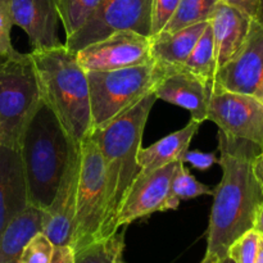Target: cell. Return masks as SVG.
<instances>
[{
  "instance_id": "24",
  "label": "cell",
  "mask_w": 263,
  "mask_h": 263,
  "mask_svg": "<svg viewBox=\"0 0 263 263\" xmlns=\"http://www.w3.org/2000/svg\"><path fill=\"white\" fill-rule=\"evenodd\" d=\"M125 249V230H118L115 235L97 241L82 251L74 253L76 263H115L122 258Z\"/></svg>"
},
{
  "instance_id": "32",
  "label": "cell",
  "mask_w": 263,
  "mask_h": 263,
  "mask_svg": "<svg viewBox=\"0 0 263 263\" xmlns=\"http://www.w3.org/2000/svg\"><path fill=\"white\" fill-rule=\"evenodd\" d=\"M49 263H76V256L71 246H54L53 256Z\"/></svg>"
},
{
  "instance_id": "2",
  "label": "cell",
  "mask_w": 263,
  "mask_h": 263,
  "mask_svg": "<svg viewBox=\"0 0 263 263\" xmlns=\"http://www.w3.org/2000/svg\"><path fill=\"white\" fill-rule=\"evenodd\" d=\"M156 100L154 91L151 92L90 135L99 146L105 172L107 204L102 230L103 239L115 235L120 230L117 226L118 213L131 185L141 171L138 153L141 148L149 113Z\"/></svg>"
},
{
  "instance_id": "13",
  "label": "cell",
  "mask_w": 263,
  "mask_h": 263,
  "mask_svg": "<svg viewBox=\"0 0 263 263\" xmlns=\"http://www.w3.org/2000/svg\"><path fill=\"white\" fill-rule=\"evenodd\" d=\"M80 156V145H73L55 197L44 211L43 234L50 239L54 246H71L73 239Z\"/></svg>"
},
{
  "instance_id": "6",
  "label": "cell",
  "mask_w": 263,
  "mask_h": 263,
  "mask_svg": "<svg viewBox=\"0 0 263 263\" xmlns=\"http://www.w3.org/2000/svg\"><path fill=\"white\" fill-rule=\"evenodd\" d=\"M41 102L31 54L0 59V145L20 149L23 133Z\"/></svg>"
},
{
  "instance_id": "16",
  "label": "cell",
  "mask_w": 263,
  "mask_h": 263,
  "mask_svg": "<svg viewBox=\"0 0 263 263\" xmlns=\"http://www.w3.org/2000/svg\"><path fill=\"white\" fill-rule=\"evenodd\" d=\"M217 69L235 57L248 37L253 20L221 0L210 18Z\"/></svg>"
},
{
  "instance_id": "29",
  "label": "cell",
  "mask_w": 263,
  "mask_h": 263,
  "mask_svg": "<svg viewBox=\"0 0 263 263\" xmlns=\"http://www.w3.org/2000/svg\"><path fill=\"white\" fill-rule=\"evenodd\" d=\"M180 0H153L151 37L158 35L174 14Z\"/></svg>"
},
{
  "instance_id": "23",
  "label": "cell",
  "mask_w": 263,
  "mask_h": 263,
  "mask_svg": "<svg viewBox=\"0 0 263 263\" xmlns=\"http://www.w3.org/2000/svg\"><path fill=\"white\" fill-rule=\"evenodd\" d=\"M100 0H55L59 20L64 27L66 39L71 37L87 22Z\"/></svg>"
},
{
  "instance_id": "34",
  "label": "cell",
  "mask_w": 263,
  "mask_h": 263,
  "mask_svg": "<svg viewBox=\"0 0 263 263\" xmlns=\"http://www.w3.org/2000/svg\"><path fill=\"white\" fill-rule=\"evenodd\" d=\"M253 230H256L259 235L263 236V204L259 207L258 212H257Z\"/></svg>"
},
{
  "instance_id": "33",
  "label": "cell",
  "mask_w": 263,
  "mask_h": 263,
  "mask_svg": "<svg viewBox=\"0 0 263 263\" xmlns=\"http://www.w3.org/2000/svg\"><path fill=\"white\" fill-rule=\"evenodd\" d=\"M253 168H254V174H256L257 179H258L259 184H261L263 189V148L258 152V154H257L256 158H254Z\"/></svg>"
},
{
  "instance_id": "10",
  "label": "cell",
  "mask_w": 263,
  "mask_h": 263,
  "mask_svg": "<svg viewBox=\"0 0 263 263\" xmlns=\"http://www.w3.org/2000/svg\"><path fill=\"white\" fill-rule=\"evenodd\" d=\"M182 162H174L151 172H141L131 185L117 217L118 229L156 212L175 211L180 202L171 194V185Z\"/></svg>"
},
{
  "instance_id": "36",
  "label": "cell",
  "mask_w": 263,
  "mask_h": 263,
  "mask_svg": "<svg viewBox=\"0 0 263 263\" xmlns=\"http://www.w3.org/2000/svg\"><path fill=\"white\" fill-rule=\"evenodd\" d=\"M218 259H220V258H217L216 256H212V254L205 253L204 258L202 259V262H200V263H217Z\"/></svg>"
},
{
  "instance_id": "20",
  "label": "cell",
  "mask_w": 263,
  "mask_h": 263,
  "mask_svg": "<svg viewBox=\"0 0 263 263\" xmlns=\"http://www.w3.org/2000/svg\"><path fill=\"white\" fill-rule=\"evenodd\" d=\"M207 26L208 21L187 26L175 32H159L153 36L151 37L152 58L167 66H184Z\"/></svg>"
},
{
  "instance_id": "37",
  "label": "cell",
  "mask_w": 263,
  "mask_h": 263,
  "mask_svg": "<svg viewBox=\"0 0 263 263\" xmlns=\"http://www.w3.org/2000/svg\"><path fill=\"white\" fill-rule=\"evenodd\" d=\"M256 21L263 26V0H261V7H259V12H258V15H257Z\"/></svg>"
},
{
  "instance_id": "12",
  "label": "cell",
  "mask_w": 263,
  "mask_h": 263,
  "mask_svg": "<svg viewBox=\"0 0 263 263\" xmlns=\"http://www.w3.org/2000/svg\"><path fill=\"white\" fill-rule=\"evenodd\" d=\"M263 84V26L253 20L240 50L217 69L213 89L254 95Z\"/></svg>"
},
{
  "instance_id": "5",
  "label": "cell",
  "mask_w": 263,
  "mask_h": 263,
  "mask_svg": "<svg viewBox=\"0 0 263 263\" xmlns=\"http://www.w3.org/2000/svg\"><path fill=\"white\" fill-rule=\"evenodd\" d=\"M172 66L152 61L146 64L86 72L91 108V133L115 120L153 92Z\"/></svg>"
},
{
  "instance_id": "15",
  "label": "cell",
  "mask_w": 263,
  "mask_h": 263,
  "mask_svg": "<svg viewBox=\"0 0 263 263\" xmlns=\"http://www.w3.org/2000/svg\"><path fill=\"white\" fill-rule=\"evenodd\" d=\"M13 26L27 33L32 50L61 45L55 0H9Z\"/></svg>"
},
{
  "instance_id": "14",
  "label": "cell",
  "mask_w": 263,
  "mask_h": 263,
  "mask_svg": "<svg viewBox=\"0 0 263 263\" xmlns=\"http://www.w3.org/2000/svg\"><path fill=\"white\" fill-rule=\"evenodd\" d=\"M212 91L213 84L199 79L184 66H172L156 87L154 94L157 99L184 108L190 112L192 120L203 123L208 121V103Z\"/></svg>"
},
{
  "instance_id": "11",
  "label": "cell",
  "mask_w": 263,
  "mask_h": 263,
  "mask_svg": "<svg viewBox=\"0 0 263 263\" xmlns=\"http://www.w3.org/2000/svg\"><path fill=\"white\" fill-rule=\"evenodd\" d=\"M76 58L85 72L113 71L154 61L151 37L131 30L116 31L89 44L77 51Z\"/></svg>"
},
{
  "instance_id": "35",
  "label": "cell",
  "mask_w": 263,
  "mask_h": 263,
  "mask_svg": "<svg viewBox=\"0 0 263 263\" xmlns=\"http://www.w3.org/2000/svg\"><path fill=\"white\" fill-rule=\"evenodd\" d=\"M256 263H263V236H259V243H258V251H257Z\"/></svg>"
},
{
  "instance_id": "18",
  "label": "cell",
  "mask_w": 263,
  "mask_h": 263,
  "mask_svg": "<svg viewBox=\"0 0 263 263\" xmlns=\"http://www.w3.org/2000/svg\"><path fill=\"white\" fill-rule=\"evenodd\" d=\"M200 125L202 123L190 118L189 123L181 130L164 136L148 148H140L138 163L141 172H151L174 162H182Z\"/></svg>"
},
{
  "instance_id": "1",
  "label": "cell",
  "mask_w": 263,
  "mask_h": 263,
  "mask_svg": "<svg viewBox=\"0 0 263 263\" xmlns=\"http://www.w3.org/2000/svg\"><path fill=\"white\" fill-rule=\"evenodd\" d=\"M217 139L222 179L213 189L205 253L222 258L236 239L253 230L257 212L263 204V189L253 168L261 148L222 131H218Z\"/></svg>"
},
{
  "instance_id": "39",
  "label": "cell",
  "mask_w": 263,
  "mask_h": 263,
  "mask_svg": "<svg viewBox=\"0 0 263 263\" xmlns=\"http://www.w3.org/2000/svg\"><path fill=\"white\" fill-rule=\"evenodd\" d=\"M217 263H235V262H234L229 256H225V257H222V258L218 259Z\"/></svg>"
},
{
  "instance_id": "8",
  "label": "cell",
  "mask_w": 263,
  "mask_h": 263,
  "mask_svg": "<svg viewBox=\"0 0 263 263\" xmlns=\"http://www.w3.org/2000/svg\"><path fill=\"white\" fill-rule=\"evenodd\" d=\"M153 0H100L87 22L64 45L76 54L116 31L131 30L151 37Z\"/></svg>"
},
{
  "instance_id": "27",
  "label": "cell",
  "mask_w": 263,
  "mask_h": 263,
  "mask_svg": "<svg viewBox=\"0 0 263 263\" xmlns=\"http://www.w3.org/2000/svg\"><path fill=\"white\" fill-rule=\"evenodd\" d=\"M259 236L256 230L247 231L231 244L228 256L235 263H256Z\"/></svg>"
},
{
  "instance_id": "30",
  "label": "cell",
  "mask_w": 263,
  "mask_h": 263,
  "mask_svg": "<svg viewBox=\"0 0 263 263\" xmlns=\"http://www.w3.org/2000/svg\"><path fill=\"white\" fill-rule=\"evenodd\" d=\"M182 163L192 164L194 168L205 171L213 164L218 163V157L216 153H204L200 151H187L182 158Z\"/></svg>"
},
{
  "instance_id": "4",
  "label": "cell",
  "mask_w": 263,
  "mask_h": 263,
  "mask_svg": "<svg viewBox=\"0 0 263 263\" xmlns=\"http://www.w3.org/2000/svg\"><path fill=\"white\" fill-rule=\"evenodd\" d=\"M73 145L53 110L41 102L18 149L31 205L45 211L51 204Z\"/></svg>"
},
{
  "instance_id": "19",
  "label": "cell",
  "mask_w": 263,
  "mask_h": 263,
  "mask_svg": "<svg viewBox=\"0 0 263 263\" xmlns=\"http://www.w3.org/2000/svg\"><path fill=\"white\" fill-rule=\"evenodd\" d=\"M44 211L28 205L15 216L0 234V263H18L26 244L43 233Z\"/></svg>"
},
{
  "instance_id": "28",
  "label": "cell",
  "mask_w": 263,
  "mask_h": 263,
  "mask_svg": "<svg viewBox=\"0 0 263 263\" xmlns=\"http://www.w3.org/2000/svg\"><path fill=\"white\" fill-rule=\"evenodd\" d=\"M13 27L10 14L9 0H0V59L9 58L20 51L15 50L10 40V31Z\"/></svg>"
},
{
  "instance_id": "7",
  "label": "cell",
  "mask_w": 263,
  "mask_h": 263,
  "mask_svg": "<svg viewBox=\"0 0 263 263\" xmlns=\"http://www.w3.org/2000/svg\"><path fill=\"white\" fill-rule=\"evenodd\" d=\"M80 152L74 231L71 243L74 253L103 240L102 230L107 204L104 164L97 141L87 136L80 144Z\"/></svg>"
},
{
  "instance_id": "40",
  "label": "cell",
  "mask_w": 263,
  "mask_h": 263,
  "mask_svg": "<svg viewBox=\"0 0 263 263\" xmlns=\"http://www.w3.org/2000/svg\"><path fill=\"white\" fill-rule=\"evenodd\" d=\"M115 263H126V262H123L122 258H121V259H118V261H116Z\"/></svg>"
},
{
  "instance_id": "9",
  "label": "cell",
  "mask_w": 263,
  "mask_h": 263,
  "mask_svg": "<svg viewBox=\"0 0 263 263\" xmlns=\"http://www.w3.org/2000/svg\"><path fill=\"white\" fill-rule=\"evenodd\" d=\"M207 120L228 136L263 148V103L254 95L213 89Z\"/></svg>"
},
{
  "instance_id": "21",
  "label": "cell",
  "mask_w": 263,
  "mask_h": 263,
  "mask_svg": "<svg viewBox=\"0 0 263 263\" xmlns=\"http://www.w3.org/2000/svg\"><path fill=\"white\" fill-rule=\"evenodd\" d=\"M184 68H186L187 71L192 72L199 79L204 80L205 82L213 84V81H215L217 66H216L215 44H213L210 22H208V26L205 27L204 32L202 33L198 43L195 44L192 54L184 63Z\"/></svg>"
},
{
  "instance_id": "26",
  "label": "cell",
  "mask_w": 263,
  "mask_h": 263,
  "mask_svg": "<svg viewBox=\"0 0 263 263\" xmlns=\"http://www.w3.org/2000/svg\"><path fill=\"white\" fill-rule=\"evenodd\" d=\"M54 244L43 233H37L23 248L18 263H49L53 256Z\"/></svg>"
},
{
  "instance_id": "25",
  "label": "cell",
  "mask_w": 263,
  "mask_h": 263,
  "mask_svg": "<svg viewBox=\"0 0 263 263\" xmlns=\"http://www.w3.org/2000/svg\"><path fill=\"white\" fill-rule=\"evenodd\" d=\"M171 194L175 199L181 202V200L193 199L200 195H213V189L198 181L182 163L172 181Z\"/></svg>"
},
{
  "instance_id": "38",
  "label": "cell",
  "mask_w": 263,
  "mask_h": 263,
  "mask_svg": "<svg viewBox=\"0 0 263 263\" xmlns=\"http://www.w3.org/2000/svg\"><path fill=\"white\" fill-rule=\"evenodd\" d=\"M254 97L257 98V99L259 100V102L263 103V84L261 85V87H259L258 90H257V92L254 94Z\"/></svg>"
},
{
  "instance_id": "22",
  "label": "cell",
  "mask_w": 263,
  "mask_h": 263,
  "mask_svg": "<svg viewBox=\"0 0 263 263\" xmlns=\"http://www.w3.org/2000/svg\"><path fill=\"white\" fill-rule=\"evenodd\" d=\"M221 0H180L174 14L161 32H175L187 26L210 21Z\"/></svg>"
},
{
  "instance_id": "3",
  "label": "cell",
  "mask_w": 263,
  "mask_h": 263,
  "mask_svg": "<svg viewBox=\"0 0 263 263\" xmlns=\"http://www.w3.org/2000/svg\"><path fill=\"white\" fill-rule=\"evenodd\" d=\"M43 102L53 110L69 140L80 145L91 135L87 76L64 44L31 51Z\"/></svg>"
},
{
  "instance_id": "17",
  "label": "cell",
  "mask_w": 263,
  "mask_h": 263,
  "mask_svg": "<svg viewBox=\"0 0 263 263\" xmlns=\"http://www.w3.org/2000/svg\"><path fill=\"white\" fill-rule=\"evenodd\" d=\"M30 205L20 151L0 145V234Z\"/></svg>"
},
{
  "instance_id": "31",
  "label": "cell",
  "mask_w": 263,
  "mask_h": 263,
  "mask_svg": "<svg viewBox=\"0 0 263 263\" xmlns=\"http://www.w3.org/2000/svg\"><path fill=\"white\" fill-rule=\"evenodd\" d=\"M222 2L241 10L243 13L248 14L252 20H257L259 7H261V0H222Z\"/></svg>"
}]
</instances>
